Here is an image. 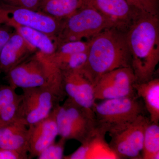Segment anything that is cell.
Returning a JSON list of instances; mask_svg holds the SVG:
<instances>
[{
  "mask_svg": "<svg viewBox=\"0 0 159 159\" xmlns=\"http://www.w3.org/2000/svg\"><path fill=\"white\" fill-rule=\"evenodd\" d=\"M142 159H159V125L149 122L144 134Z\"/></svg>",
  "mask_w": 159,
  "mask_h": 159,
  "instance_id": "21",
  "label": "cell"
},
{
  "mask_svg": "<svg viewBox=\"0 0 159 159\" xmlns=\"http://www.w3.org/2000/svg\"><path fill=\"white\" fill-rule=\"evenodd\" d=\"M126 32L113 27L88 40V57L82 71L93 86L103 74L117 69L131 67Z\"/></svg>",
  "mask_w": 159,
  "mask_h": 159,
  "instance_id": "2",
  "label": "cell"
},
{
  "mask_svg": "<svg viewBox=\"0 0 159 159\" xmlns=\"http://www.w3.org/2000/svg\"><path fill=\"white\" fill-rule=\"evenodd\" d=\"M83 0H42L39 11L59 20H64L82 6Z\"/></svg>",
  "mask_w": 159,
  "mask_h": 159,
  "instance_id": "19",
  "label": "cell"
},
{
  "mask_svg": "<svg viewBox=\"0 0 159 159\" xmlns=\"http://www.w3.org/2000/svg\"><path fill=\"white\" fill-rule=\"evenodd\" d=\"M69 118L82 129L89 133L97 126L96 119L68 98L63 104Z\"/></svg>",
  "mask_w": 159,
  "mask_h": 159,
  "instance_id": "20",
  "label": "cell"
},
{
  "mask_svg": "<svg viewBox=\"0 0 159 159\" xmlns=\"http://www.w3.org/2000/svg\"><path fill=\"white\" fill-rule=\"evenodd\" d=\"M106 132L96 127L89 134L81 145L64 159H120L105 139Z\"/></svg>",
  "mask_w": 159,
  "mask_h": 159,
  "instance_id": "12",
  "label": "cell"
},
{
  "mask_svg": "<svg viewBox=\"0 0 159 159\" xmlns=\"http://www.w3.org/2000/svg\"><path fill=\"white\" fill-rule=\"evenodd\" d=\"M63 20L41 11L0 4V24L11 27L13 25L29 27L43 32L55 40Z\"/></svg>",
  "mask_w": 159,
  "mask_h": 159,
  "instance_id": "7",
  "label": "cell"
},
{
  "mask_svg": "<svg viewBox=\"0 0 159 159\" xmlns=\"http://www.w3.org/2000/svg\"><path fill=\"white\" fill-rule=\"evenodd\" d=\"M139 11L159 15V0H125Z\"/></svg>",
  "mask_w": 159,
  "mask_h": 159,
  "instance_id": "25",
  "label": "cell"
},
{
  "mask_svg": "<svg viewBox=\"0 0 159 159\" xmlns=\"http://www.w3.org/2000/svg\"><path fill=\"white\" fill-rule=\"evenodd\" d=\"M42 0H0V4L11 7L39 11Z\"/></svg>",
  "mask_w": 159,
  "mask_h": 159,
  "instance_id": "27",
  "label": "cell"
},
{
  "mask_svg": "<svg viewBox=\"0 0 159 159\" xmlns=\"http://www.w3.org/2000/svg\"><path fill=\"white\" fill-rule=\"evenodd\" d=\"M66 140L61 138L58 142L51 144L37 157L38 159H64L65 146Z\"/></svg>",
  "mask_w": 159,
  "mask_h": 159,
  "instance_id": "24",
  "label": "cell"
},
{
  "mask_svg": "<svg viewBox=\"0 0 159 159\" xmlns=\"http://www.w3.org/2000/svg\"><path fill=\"white\" fill-rule=\"evenodd\" d=\"M57 123L58 135L66 140H75L82 143L89 133L77 126L68 116L63 105L59 103L54 110Z\"/></svg>",
  "mask_w": 159,
  "mask_h": 159,
  "instance_id": "18",
  "label": "cell"
},
{
  "mask_svg": "<svg viewBox=\"0 0 159 159\" xmlns=\"http://www.w3.org/2000/svg\"><path fill=\"white\" fill-rule=\"evenodd\" d=\"M9 85L16 89L46 88L61 100L66 97L62 73L52 59L37 51L6 74Z\"/></svg>",
  "mask_w": 159,
  "mask_h": 159,
  "instance_id": "3",
  "label": "cell"
},
{
  "mask_svg": "<svg viewBox=\"0 0 159 159\" xmlns=\"http://www.w3.org/2000/svg\"><path fill=\"white\" fill-rule=\"evenodd\" d=\"M137 97L142 99L149 114L150 122H159V79L153 77L148 81L134 84Z\"/></svg>",
  "mask_w": 159,
  "mask_h": 159,
  "instance_id": "16",
  "label": "cell"
},
{
  "mask_svg": "<svg viewBox=\"0 0 159 159\" xmlns=\"http://www.w3.org/2000/svg\"><path fill=\"white\" fill-rule=\"evenodd\" d=\"M113 27L118 28L112 21L93 7L83 2L77 11L63 20L56 37L57 47L66 42L82 40L84 39L89 40L103 30Z\"/></svg>",
  "mask_w": 159,
  "mask_h": 159,
  "instance_id": "4",
  "label": "cell"
},
{
  "mask_svg": "<svg viewBox=\"0 0 159 159\" xmlns=\"http://www.w3.org/2000/svg\"><path fill=\"white\" fill-rule=\"evenodd\" d=\"M89 42L88 41H72L62 43L57 46V49L52 57H63L88 51Z\"/></svg>",
  "mask_w": 159,
  "mask_h": 159,
  "instance_id": "23",
  "label": "cell"
},
{
  "mask_svg": "<svg viewBox=\"0 0 159 159\" xmlns=\"http://www.w3.org/2000/svg\"><path fill=\"white\" fill-rule=\"evenodd\" d=\"M14 31L10 26L0 24V53Z\"/></svg>",
  "mask_w": 159,
  "mask_h": 159,
  "instance_id": "29",
  "label": "cell"
},
{
  "mask_svg": "<svg viewBox=\"0 0 159 159\" xmlns=\"http://www.w3.org/2000/svg\"><path fill=\"white\" fill-rule=\"evenodd\" d=\"M62 73L66 96L95 118L93 107L96 100L94 86L90 80L82 70L64 71Z\"/></svg>",
  "mask_w": 159,
  "mask_h": 159,
  "instance_id": "10",
  "label": "cell"
},
{
  "mask_svg": "<svg viewBox=\"0 0 159 159\" xmlns=\"http://www.w3.org/2000/svg\"><path fill=\"white\" fill-rule=\"evenodd\" d=\"M28 154L20 151L0 148V159H29Z\"/></svg>",
  "mask_w": 159,
  "mask_h": 159,
  "instance_id": "28",
  "label": "cell"
},
{
  "mask_svg": "<svg viewBox=\"0 0 159 159\" xmlns=\"http://www.w3.org/2000/svg\"><path fill=\"white\" fill-rule=\"evenodd\" d=\"M16 89L9 85L0 87V114L19 98L20 95L16 93Z\"/></svg>",
  "mask_w": 159,
  "mask_h": 159,
  "instance_id": "26",
  "label": "cell"
},
{
  "mask_svg": "<svg viewBox=\"0 0 159 159\" xmlns=\"http://www.w3.org/2000/svg\"><path fill=\"white\" fill-rule=\"evenodd\" d=\"M137 96L101 100L94 104L93 112L97 126L107 133L111 128L145 115L143 101Z\"/></svg>",
  "mask_w": 159,
  "mask_h": 159,
  "instance_id": "5",
  "label": "cell"
},
{
  "mask_svg": "<svg viewBox=\"0 0 159 159\" xmlns=\"http://www.w3.org/2000/svg\"><path fill=\"white\" fill-rule=\"evenodd\" d=\"M149 118L142 115L135 119L108 131L111 148L120 159H142L143 140Z\"/></svg>",
  "mask_w": 159,
  "mask_h": 159,
  "instance_id": "6",
  "label": "cell"
},
{
  "mask_svg": "<svg viewBox=\"0 0 159 159\" xmlns=\"http://www.w3.org/2000/svg\"><path fill=\"white\" fill-rule=\"evenodd\" d=\"M20 94L18 118L28 126L50 116L59 101V98L46 88L24 89Z\"/></svg>",
  "mask_w": 159,
  "mask_h": 159,
  "instance_id": "8",
  "label": "cell"
},
{
  "mask_svg": "<svg viewBox=\"0 0 159 159\" xmlns=\"http://www.w3.org/2000/svg\"><path fill=\"white\" fill-rule=\"evenodd\" d=\"M111 20L118 29L126 31L141 13L125 0H83Z\"/></svg>",
  "mask_w": 159,
  "mask_h": 159,
  "instance_id": "11",
  "label": "cell"
},
{
  "mask_svg": "<svg viewBox=\"0 0 159 159\" xmlns=\"http://www.w3.org/2000/svg\"><path fill=\"white\" fill-rule=\"evenodd\" d=\"M29 157H37L55 142L58 135L54 111L41 121L28 126Z\"/></svg>",
  "mask_w": 159,
  "mask_h": 159,
  "instance_id": "13",
  "label": "cell"
},
{
  "mask_svg": "<svg viewBox=\"0 0 159 159\" xmlns=\"http://www.w3.org/2000/svg\"><path fill=\"white\" fill-rule=\"evenodd\" d=\"M11 28L37 51L49 56H53L55 53L57 48L56 40L48 34L25 26L13 25Z\"/></svg>",
  "mask_w": 159,
  "mask_h": 159,
  "instance_id": "17",
  "label": "cell"
},
{
  "mask_svg": "<svg viewBox=\"0 0 159 159\" xmlns=\"http://www.w3.org/2000/svg\"><path fill=\"white\" fill-rule=\"evenodd\" d=\"M0 148L29 153V129L24 121L17 118L0 127Z\"/></svg>",
  "mask_w": 159,
  "mask_h": 159,
  "instance_id": "15",
  "label": "cell"
},
{
  "mask_svg": "<svg viewBox=\"0 0 159 159\" xmlns=\"http://www.w3.org/2000/svg\"><path fill=\"white\" fill-rule=\"evenodd\" d=\"M137 83L152 79L159 61V17L141 12L126 32Z\"/></svg>",
  "mask_w": 159,
  "mask_h": 159,
  "instance_id": "1",
  "label": "cell"
},
{
  "mask_svg": "<svg viewBox=\"0 0 159 159\" xmlns=\"http://www.w3.org/2000/svg\"><path fill=\"white\" fill-rule=\"evenodd\" d=\"M37 51L15 30L0 53V73L6 74Z\"/></svg>",
  "mask_w": 159,
  "mask_h": 159,
  "instance_id": "14",
  "label": "cell"
},
{
  "mask_svg": "<svg viewBox=\"0 0 159 159\" xmlns=\"http://www.w3.org/2000/svg\"><path fill=\"white\" fill-rule=\"evenodd\" d=\"M136 82L131 67L116 69L103 74L94 85L97 100L136 96L134 84Z\"/></svg>",
  "mask_w": 159,
  "mask_h": 159,
  "instance_id": "9",
  "label": "cell"
},
{
  "mask_svg": "<svg viewBox=\"0 0 159 159\" xmlns=\"http://www.w3.org/2000/svg\"><path fill=\"white\" fill-rule=\"evenodd\" d=\"M88 57V51L58 57L51 56L61 71L82 70Z\"/></svg>",
  "mask_w": 159,
  "mask_h": 159,
  "instance_id": "22",
  "label": "cell"
}]
</instances>
